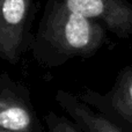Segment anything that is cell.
I'll return each mask as SVG.
<instances>
[{
  "label": "cell",
  "mask_w": 132,
  "mask_h": 132,
  "mask_svg": "<svg viewBox=\"0 0 132 132\" xmlns=\"http://www.w3.org/2000/svg\"><path fill=\"white\" fill-rule=\"evenodd\" d=\"M45 37L60 52L68 56H89L101 46L104 30L98 22L57 4L46 21Z\"/></svg>",
  "instance_id": "6da1fadb"
},
{
  "label": "cell",
  "mask_w": 132,
  "mask_h": 132,
  "mask_svg": "<svg viewBox=\"0 0 132 132\" xmlns=\"http://www.w3.org/2000/svg\"><path fill=\"white\" fill-rule=\"evenodd\" d=\"M74 13L102 22L121 37L132 36V6L125 0H63Z\"/></svg>",
  "instance_id": "7a4b0ae2"
},
{
  "label": "cell",
  "mask_w": 132,
  "mask_h": 132,
  "mask_svg": "<svg viewBox=\"0 0 132 132\" xmlns=\"http://www.w3.org/2000/svg\"><path fill=\"white\" fill-rule=\"evenodd\" d=\"M30 0H0V55L14 62L23 39Z\"/></svg>",
  "instance_id": "3957f363"
},
{
  "label": "cell",
  "mask_w": 132,
  "mask_h": 132,
  "mask_svg": "<svg viewBox=\"0 0 132 132\" xmlns=\"http://www.w3.org/2000/svg\"><path fill=\"white\" fill-rule=\"evenodd\" d=\"M58 98L60 101V104L64 105L65 109L78 122L86 126L89 132H123L107 118L94 114L92 110H89L87 107L66 93H59Z\"/></svg>",
  "instance_id": "277c9868"
},
{
  "label": "cell",
  "mask_w": 132,
  "mask_h": 132,
  "mask_svg": "<svg viewBox=\"0 0 132 132\" xmlns=\"http://www.w3.org/2000/svg\"><path fill=\"white\" fill-rule=\"evenodd\" d=\"M30 111L16 100L0 98V129L11 132H28L31 128Z\"/></svg>",
  "instance_id": "5b68a950"
},
{
  "label": "cell",
  "mask_w": 132,
  "mask_h": 132,
  "mask_svg": "<svg viewBox=\"0 0 132 132\" xmlns=\"http://www.w3.org/2000/svg\"><path fill=\"white\" fill-rule=\"evenodd\" d=\"M111 104L119 116L132 123V68L122 75L112 94Z\"/></svg>",
  "instance_id": "8992f818"
},
{
  "label": "cell",
  "mask_w": 132,
  "mask_h": 132,
  "mask_svg": "<svg viewBox=\"0 0 132 132\" xmlns=\"http://www.w3.org/2000/svg\"><path fill=\"white\" fill-rule=\"evenodd\" d=\"M46 123L50 132H78L65 118L58 117L55 114H49L46 116Z\"/></svg>",
  "instance_id": "52a82bcc"
},
{
  "label": "cell",
  "mask_w": 132,
  "mask_h": 132,
  "mask_svg": "<svg viewBox=\"0 0 132 132\" xmlns=\"http://www.w3.org/2000/svg\"><path fill=\"white\" fill-rule=\"evenodd\" d=\"M0 132H11V131H6V130H2V129H0Z\"/></svg>",
  "instance_id": "ba28073f"
}]
</instances>
